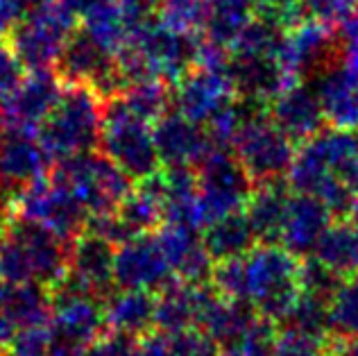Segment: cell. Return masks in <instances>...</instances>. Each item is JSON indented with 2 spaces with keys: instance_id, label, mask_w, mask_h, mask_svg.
Segmentation results:
<instances>
[{
  "instance_id": "obj_18",
  "label": "cell",
  "mask_w": 358,
  "mask_h": 356,
  "mask_svg": "<svg viewBox=\"0 0 358 356\" xmlns=\"http://www.w3.org/2000/svg\"><path fill=\"white\" fill-rule=\"evenodd\" d=\"M266 114L293 143H306L327 125L317 91L297 82L266 102Z\"/></svg>"
},
{
  "instance_id": "obj_5",
  "label": "cell",
  "mask_w": 358,
  "mask_h": 356,
  "mask_svg": "<svg viewBox=\"0 0 358 356\" xmlns=\"http://www.w3.org/2000/svg\"><path fill=\"white\" fill-rule=\"evenodd\" d=\"M102 155L109 157L131 182H143L162 171L152 125L122 107L118 96L105 98L102 111Z\"/></svg>"
},
{
  "instance_id": "obj_32",
  "label": "cell",
  "mask_w": 358,
  "mask_h": 356,
  "mask_svg": "<svg viewBox=\"0 0 358 356\" xmlns=\"http://www.w3.org/2000/svg\"><path fill=\"white\" fill-rule=\"evenodd\" d=\"M313 257L341 279L358 275V225L350 218L331 222L320 238Z\"/></svg>"
},
{
  "instance_id": "obj_31",
  "label": "cell",
  "mask_w": 358,
  "mask_h": 356,
  "mask_svg": "<svg viewBox=\"0 0 358 356\" xmlns=\"http://www.w3.org/2000/svg\"><path fill=\"white\" fill-rule=\"evenodd\" d=\"M202 238L213 261L243 257L259 243L245 211L227 213L222 218L209 222L202 232Z\"/></svg>"
},
{
  "instance_id": "obj_27",
  "label": "cell",
  "mask_w": 358,
  "mask_h": 356,
  "mask_svg": "<svg viewBox=\"0 0 358 356\" xmlns=\"http://www.w3.org/2000/svg\"><path fill=\"white\" fill-rule=\"evenodd\" d=\"M102 311L109 332L143 339L155 327V304L157 297L148 290L134 288H111L102 297Z\"/></svg>"
},
{
  "instance_id": "obj_49",
  "label": "cell",
  "mask_w": 358,
  "mask_h": 356,
  "mask_svg": "<svg viewBox=\"0 0 358 356\" xmlns=\"http://www.w3.org/2000/svg\"><path fill=\"white\" fill-rule=\"evenodd\" d=\"M254 3H257L259 14L272 18V21L284 27V30L304 18L301 0H254Z\"/></svg>"
},
{
  "instance_id": "obj_57",
  "label": "cell",
  "mask_w": 358,
  "mask_h": 356,
  "mask_svg": "<svg viewBox=\"0 0 358 356\" xmlns=\"http://www.w3.org/2000/svg\"><path fill=\"white\" fill-rule=\"evenodd\" d=\"M5 232H7V225H5V213H0V245H3Z\"/></svg>"
},
{
  "instance_id": "obj_30",
  "label": "cell",
  "mask_w": 358,
  "mask_h": 356,
  "mask_svg": "<svg viewBox=\"0 0 358 356\" xmlns=\"http://www.w3.org/2000/svg\"><path fill=\"white\" fill-rule=\"evenodd\" d=\"M290 193L279 182H268L254 186L250 200L245 204V215L257 234L259 243H279L284 227Z\"/></svg>"
},
{
  "instance_id": "obj_46",
  "label": "cell",
  "mask_w": 358,
  "mask_h": 356,
  "mask_svg": "<svg viewBox=\"0 0 358 356\" xmlns=\"http://www.w3.org/2000/svg\"><path fill=\"white\" fill-rule=\"evenodd\" d=\"M327 341L315 339L306 332H299L295 327L277 329L275 339V356H324Z\"/></svg>"
},
{
  "instance_id": "obj_14",
  "label": "cell",
  "mask_w": 358,
  "mask_h": 356,
  "mask_svg": "<svg viewBox=\"0 0 358 356\" xmlns=\"http://www.w3.org/2000/svg\"><path fill=\"white\" fill-rule=\"evenodd\" d=\"M173 279L157 234H141L116 245L114 286L134 290H162Z\"/></svg>"
},
{
  "instance_id": "obj_16",
  "label": "cell",
  "mask_w": 358,
  "mask_h": 356,
  "mask_svg": "<svg viewBox=\"0 0 358 356\" xmlns=\"http://www.w3.org/2000/svg\"><path fill=\"white\" fill-rule=\"evenodd\" d=\"M62 91V75H57L52 69H39L25 75L21 87L12 93V98L5 105H0L5 129L36 132L57 105Z\"/></svg>"
},
{
  "instance_id": "obj_51",
  "label": "cell",
  "mask_w": 358,
  "mask_h": 356,
  "mask_svg": "<svg viewBox=\"0 0 358 356\" xmlns=\"http://www.w3.org/2000/svg\"><path fill=\"white\" fill-rule=\"evenodd\" d=\"M324 356H358V339L329 336V341L324 345Z\"/></svg>"
},
{
  "instance_id": "obj_37",
  "label": "cell",
  "mask_w": 358,
  "mask_h": 356,
  "mask_svg": "<svg viewBox=\"0 0 358 356\" xmlns=\"http://www.w3.org/2000/svg\"><path fill=\"white\" fill-rule=\"evenodd\" d=\"M331 336L358 339V275L343 277L329 297Z\"/></svg>"
},
{
  "instance_id": "obj_23",
  "label": "cell",
  "mask_w": 358,
  "mask_h": 356,
  "mask_svg": "<svg viewBox=\"0 0 358 356\" xmlns=\"http://www.w3.org/2000/svg\"><path fill=\"white\" fill-rule=\"evenodd\" d=\"M159 245H162L168 266L173 270V277L191 284L209 282L213 257L204 245L200 232L177 227V225H162L157 234Z\"/></svg>"
},
{
  "instance_id": "obj_45",
  "label": "cell",
  "mask_w": 358,
  "mask_h": 356,
  "mask_svg": "<svg viewBox=\"0 0 358 356\" xmlns=\"http://www.w3.org/2000/svg\"><path fill=\"white\" fill-rule=\"evenodd\" d=\"M301 12L306 18L322 23L327 27H341L356 16V0H301Z\"/></svg>"
},
{
  "instance_id": "obj_25",
  "label": "cell",
  "mask_w": 358,
  "mask_h": 356,
  "mask_svg": "<svg viewBox=\"0 0 358 356\" xmlns=\"http://www.w3.org/2000/svg\"><path fill=\"white\" fill-rule=\"evenodd\" d=\"M211 293V286L191 284L173 277L162 290H157L155 327L159 332H186L195 329L202 306Z\"/></svg>"
},
{
  "instance_id": "obj_24",
  "label": "cell",
  "mask_w": 358,
  "mask_h": 356,
  "mask_svg": "<svg viewBox=\"0 0 358 356\" xmlns=\"http://www.w3.org/2000/svg\"><path fill=\"white\" fill-rule=\"evenodd\" d=\"M227 73L238 98L248 102H263V105L277 93L299 82L290 78L275 57H236L231 55Z\"/></svg>"
},
{
  "instance_id": "obj_3",
  "label": "cell",
  "mask_w": 358,
  "mask_h": 356,
  "mask_svg": "<svg viewBox=\"0 0 358 356\" xmlns=\"http://www.w3.org/2000/svg\"><path fill=\"white\" fill-rule=\"evenodd\" d=\"M245 264V284H248V302L257 315L275 322H286L293 311L299 288L301 259L279 243H257L248 255Z\"/></svg>"
},
{
  "instance_id": "obj_10",
  "label": "cell",
  "mask_w": 358,
  "mask_h": 356,
  "mask_svg": "<svg viewBox=\"0 0 358 356\" xmlns=\"http://www.w3.org/2000/svg\"><path fill=\"white\" fill-rule=\"evenodd\" d=\"M12 211L16 213V218L41 225L69 243L87 229V222L91 218L84 204L52 177H43L23 189L14 200Z\"/></svg>"
},
{
  "instance_id": "obj_61",
  "label": "cell",
  "mask_w": 358,
  "mask_h": 356,
  "mask_svg": "<svg viewBox=\"0 0 358 356\" xmlns=\"http://www.w3.org/2000/svg\"><path fill=\"white\" fill-rule=\"evenodd\" d=\"M0 356H5V354H0Z\"/></svg>"
},
{
  "instance_id": "obj_50",
  "label": "cell",
  "mask_w": 358,
  "mask_h": 356,
  "mask_svg": "<svg viewBox=\"0 0 358 356\" xmlns=\"http://www.w3.org/2000/svg\"><path fill=\"white\" fill-rule=\"evenodd\" d=\"M23 16H25L23 0H0V39L12 34Z\"/></svg>"
},
{
  "instance_id": "obj_15",
  "label": "cell",
  "mask_w": 358,
  "mask_h": 356,
  "mask_svg": "<svg viewBox=\"0 0 358 356\" xmlns=\"http://www.w3.org/2000/svg\"><path fill=\"white\" fill-rule=\"evenodd\" d=\"M59 75L69 84H87L102 98H111L122 89L116 57L102 45L89 39L82 30H75L59 57Z\"/></svg>"
},
{
  "instance_id": "obj_21",
  "label": "cell",
  "mask_w": 358,
  "mask_h": 356,
  "mask_svg": "<svg viewBox=\"0 0 358 356\" xmlns=\"http://www.w3.org/2000/svg\"><path fill=\"white\" fill-rule=\"evenodd\" d=\"M331 218L334 213L322 200L299 193L290 195L279 243L299 259L310 257L315 252L320 238H322V234L334 222Z\"/></svg>"
},
{
  "instance_id": "obj_26",
  "label": "cell",
  "mask_w": 358,
  "mask_h": 356,
  "mask_svg": "<svg viewBox=\"0 0 358 356\" xmlns=\"http://www.w3.org/2000/svg\"><path fill=\"white\" fill-rule=\"evenodd\" d=\"M317 98L322 102L327 123L336 129H358V73L334 62L327 71L320 73Z\"/></svg>"
},
{
  "instance_id": "obj_41",
  "label": "cell",
  "mask_w": 358,
  "mask_h": 356,
  "mask_svg": "<svg viewBox=\"0 0 358 356\" xmlns=\"http://www.w3.org/2000/svg\"><path fill=\"white\" fill-rule=\"evenodd\" d=\"M52 332L48 322L21 329L5 348V356H52Z\"/></svg>"
},
{
  "instance_id": "obj_4",
  "label": "cell",
  "mask_w": 358,
  "mask_h": 356,
  "mask_svg": "<svg viewBox=\"0 0 358 356\" xmlns=\"http://www.w3.org/2000/svg\"><path fill=\"white\" fill-rule=\"evenodd\" d=\"M105 98L87 84L64 87L57 105L36 129L52 162H62L100 145Z\"/></svg>"
},
{
  "instance_id": "obj_22",
  "label": "cell",
  "mask_w": 358,
  "mask_h": 356,
  "mask_svg": "<svg viewBox=\"0 0 358 356\" xmlns=\"http://www.w3.org/2000/svg\"><path fill=\"white\" fill-rule=\"evenodd\" d=\"M257 318L259 315L250 302L222 297L211 288L195 329L209 336L215 348L222 354H227L243 341V336L250 332V327L257 322Z\"/></svg>"
},
{
  "instance_id": "obj_2",
  "label": "cell",
  "mask_w": 358,
  "mask_h": 356,
  "mask_svg": "<svg viewBox=\"0 0 358 356\" xmlns=\"http://www.w3.org/2000/svg\"><path fill=\"white\" fill-rule=\"evenodd\" d=\"M195 43L197 36L179 34L159 21H145L116 57L122 87L138 80L175 84L186 71L193 69Z\"/></svg>"
},
{
  "instance_id": "obj_60",
  "label": "cell",
  "mask_w": 358,
  "mask_h": 356,
  "mask_svg": "<svg viewBox=\"0 0 358 356\" xmlns=\"http://www.w3.org/2000/svg\"><path fill=\"white\" fill-rule=\"evenodd\" d=\"M356 9H358V0H356Z\"/></svg>"
},
{
  "instance_id": "obj_7",
  "label": "cell",
  "mask_w": 358,
  "mask_h": 356,
  "mask_svg": "<svg viewBox=\"0 0 358 356\" xmlns=\"http://www.w3.org/2000/svg\"><path fill=\"white\" fill-rule=\"evenodd\" d=\"M231 150L254 186L279 182L293 164L297 143L272 123L268 114H245Z\"/></svg>"
},
{
  "instance_id": "obj_20",
  "label": "cell",
  "mask_w": 358,
  "mask_h": 356,
  "mask_svg": "<svg viewBox=\"0 0 358 356\" xmlns=\"http://www.w3.org/2000/svg\"><path fill=\"white\" fill-rule=\"evenodd\" d=\"M114 255L116 245L96 232L84 229L69 243V273L73 279L91 290L93 295L105 297L114 288Z\"/></svg>"
},
{
  "instance_id": "obj_52",
  "label": "cell",
  "mask_w": 358,
  "mask_h": 356,
  "mask_svg": "<svg viewBox=\"0 0 358 356\" xmlns=\"http://www.w3.org/2000/svg\"><path fill=\"white\" fill-rule=\"evenodd\" d=\"M120 3L125 5L138 21H148L150 14L159 12V5H162L164 0H120Z\"/></svg>"
},
{
  "instance_id": "obj_29",
  "label": "cell",
  "mask_w": 358,
  "mask_h": 356,
  "mask_svg": "<svg viewBox=\"0 0 358 356\" xmlns=\"http://www.w3.org/2000/svg\"><path fill=\"white\" fill-rule=\"evenodd\" d=\"M50 288L41 284H5L0 282V320L18 334L25 327L50 320Z\"/></svg>"
},
{
  "instance_id": "obj_12",
  "label": "cell",
  "mask_w": 358,
  "mask_h": 356,
  "mask_svg": "<svg viewBox=\"0 0 358 356\" xmlns=\"http://www.w3.org/2000/svg\"><path fill=\"white\" fill-rule=\"evenodd\" d=\"M52 159L41 138L25 129H7L0 136V213L12 211L18 193L48 177Z\"/></svg>"
},
{
  "instance_id": "obj_59",
  "label": "cell",
  "mask_w": 358,
  "mask_h": 356,
  "mask_svg": "<svg viewBox=\"0 0 358 356\" xmlns=\"http://www.w3.org/2000/svg\"><path fill=\"white\" fill-rule=\"evenodd\" d=\"M5 134V120H3V114H0V136Z\"/></svg>"
},
{
  "instance_id": "obj_28",
  "label": "cell",
  "mask_w": 358,
  "mask_h": 356,
  "mask_svg": "<svg viewBox=\"0 0 358 356\" xmlns=\"http://www.w3.org/2000/svg\"><path fill=\"white\" fill-rule=\"evenodd\" d=\"M143 23L145 21H138L120 0H102V3L93 5L82 14L80 30L98 45H102L107 52L118 57L120 50L129 43L131 34Z\"/></svg>"
},
{
  "instance_id": "obj_48",
  "label": "cell",
  "mask_w": 358,
  "mask_h": 356,
  "mask_svg": "<svg viewBox=\"0 0 358 356\" xmlns=\"http://www.w3.org/2000/svg\"><path fill=\"white\" fill-rule=\"evenodd\" d=\"M89 356H141V341L125 334H102L89 348Z\"/></svg>"
},
{
  "instance_id": "obj_6",
  "label": "cell",
  "mask_w": 358,
  "mask_h": 356,
  "mask_svg": "<svg viewBox=\"0 0 358 356\" xmlns=\"http://www.w3.org/2000/svg\"><path fill=\"white\" fill-rule=\"evenodd\" d=\"M52 180L64 184L84 204L89 215L114 211L131 191L129 177L98 150L62 159Z\"/></svg>"
},
{
  "instance_id": "obj_17",
  "label": "cell",
  "mask_w": 358,
  "mask_h": 356,
  "mask_svg": "<svg viewBox=\"0 0 358 356\" xmlns=\"http://www.w3.org/2000/svg\"><path fill=\"white\" fill-rule=\"evenodd\" d=\"M236 89L227 71H211L193 66L175 82L173 102L179 114L204 125L213 114L234 102Z\"/></svg>"
},
{
  "instance_id": "obj_43",
  "label": "cell",
  "mask_w": 358,
  "mask_h": 356,
  "mask_svg": "<svg viewBox=\"0 0 358 356\" xmlns=\"http://www.w3.org/2000/svg\"><path fill=\"white\" fill-rule=\"evenodd\" d=\"M279 327L266 318H257V322L250 327V332L243 336V341L224 356H275V339Z\"/></svg>"
},
{
  "instance_id": "obj_56",
  "label": "cell",
  "mask_w": 358,
  "mask_h": 356,
  "mask_svg": "<svg viewBox=\"0 0 358 356\" xmlns=\"http://www.w3.org/2000/svg\"><path fill=\"white\" fill-rule=\"evenodd\" d=\"M347 218L358 225V195H356L354 202H352V207H350V213H347Z\"/></svg>"
},
{
  "instance_id": "obj_19",
  "label": "cell",
  "mask_w": 358,
  "mask_h": 356,
  "mask_svg": "<svg viewBox=\"0 0 358 356\" xmlns=\"http://www.w3.org/2000/svg\"><path fill=\"white\" fill-rule=\"evenodd\" d=\"M152 134L159 159L166 168H197V164L213 150L206 127L179 111L173 114L166 111L152 125Z\"/></svg>"
},
{
  "instance_id": "obj_34",
  "label": "cell",
  "mask_w": 358,
  "mask_h": 356,
  "mask_svg": "<svg viewBox=\"0 0 358 356\" xmlns=\"http://www.w3.org/2000/svg\"><path fill=\"white\" fill-rule=\"evenodd\" d=\"M141 356H222L213 341L200 329L155 332L141 339Z\"/></svg>"
},
{
  "instance_id": "obj_9",
  "label": "cell",
  "mask_w": 358,
  "mask_h": 356,
  "mask_svg": "<svg viewBox=\"0 0 358 356\" xmlns=\"http://www.w3.org/2000/svg\"><path fill=\"white\" fill-rule=\"evenodd\" d=\"M50 320L55 343L91 348L105 332V311L98 295L84 288L78 279L66 273L50 288Z\"/></svg>"
},
{
  "instance_id": "obj_40",
  "label": "cell",
  "mask_w": 358,
  "mask_h": 356,
  "mask_svg": "<svg viewBox=\"0 0 358 356\" xmlns=\"http://www.w3.org/2000/svg\"><path fill=\"white\" fill-rule=\"evenodd\" d=\"M245 257V255H243ZM243 257L213 261L209 284L218 295L229 299L248 302V284H245V264Z\"/></svg>"
},
{
  "instance_id": "obj_33",
  "label": "cell",
  "mask_w": 358,
  "mask_h": 356,
  "mask_svg": "<svg viewBox=\"0 0 358 356\" xmlns=\"http://www.w3.org/2000/svg\"><path fill=\"white\" fill-rule=\"evenodd\" d=\"M254 16H257L254 0H213L202 32L206 39L229 48Z\"/></svg>"
},
{
  "instance_id": "obj_36",
  "label": "cell",
  "mask_w": 358,
  "mask_h": 356,
  "mask_svg": "<svg viewBox=\"0 0 358 356\" xmlns=\"http://www.w3.org/2000/svg\"><path fill=\"white\" fill-rule=\"evenodd\" d=\"M284 34V27L268 16H254L245 30L229 45V52L236 57H275L277 45Z\"/></svg>"
},
{
  "instance_id": "obj_54",
  "label": "cell",
  "mask_w": 358,
  "mask_h": 356,
  "mask_svg": "<svg viewBox=\"0 0 358 356\" xmlns=\"http://www.w3.org/2000/svg\"><path fill=\"white\" fill-rule=\"evenodd\" d=\"M343 180H345L347 186H350V189L358 195V152H356V157L350 162V166L345 168Z\"/></svg>"
},
{
  "instance_id": "obj_11",
  "label": "cell",
  "mask_w": 358,
  "mask_h": 356,
  "mask_svg": "<svg viewBox=\"0 0 358 356\" xmlns=\"http://www.w3.org/2000/svg\"><path fill=\"white\" fill-rule=\"evenodd\" d=\"M197 195L206 220L213 222L227 213L243 211L254 189L245 168L229 150L213 148L197 164Z\"/></svg>"
},
{
  "instance_id": "obj_39",
  "label": "cell",
  "mask_w": 358,
  "mask_h": 356,
  "mask_svg": "<svg viewBox=\"0 0 358 356\" xmlns=\"http://www.w3.org/2000/svg\"><path fill=\"white\" fill-rule=\"evenodd\" d=\"M286 327H295L299 332H306L315 339L329 341L331 336V322H329V297L299 293L293 311L286 318Z\"/></svg>"
},
{
  "instance_id": "obj_13",
  "label": "cell",
  "mask_w": 358,
  "mask_h": 356,
  "mask_svg": "<svg viewBox=\"0 0 358 356\" xmlns=\"http://www.w3.org/2000/svg\"><path fill=\"white\" fill-rule=\"evenodd\" d=\"M275 59L299 82L306 75H320L338 59L334 30L313 18H301L281 34Z\"/></svg>"
},
{
  "instance_id": "obj_55",
  "label": "cell",
  "mask_w": 358,
  "mask_h": 356,
  "mask_svg": "<svg viewBox=\"0 0 358 356\" xmlns=\"http://www.w3.org/2000/svg\"><path fill=\"white\" fill-rule=\"evenodd\" d=\"M59 3L66 7V9H71V12L78 16V14H84L87 9H91L93 5H98L102 3V0H59Z\"/></svg>"
},
{
  "instance_id": "obj_53",
  "label": "cell",
  "mask_w": 358,
  "mask_h": 356,
  "mask_svg": "<svg viewBox=\"0 0 358 356\" xmlns=\"http://www.w3.org/2000/svg\"><path fill=\"white\" fill-rule=\"evenodd\" d=\"M52 356H89V348H80V345H66V343H55L52 345Z\"/></svg>"
},
{
  "instance_id": "obj_35",
  "label": "cell",
  "mask_w": 358,
  "mask_h": 356,
  "mask_svg": "<svg viewBox=\"0 0 358 356\" xmlns=\"http://www.w3.org/2000/svg\"><path fill=\"white\" fill-rule=\"evenodd\" d=\"M116 96L129 114H134L150 125H155L173 102V93L162 80H138L125 84Z\"/></svg>"
},
{
  "instance_id": "obj_44",
  "label": "cell",
  "mask_w": 358,
  "mask_h": 356,
  "mask_svg": "<svg viewBox=\"0 0 358 356\" xmlns=\"http://www.w3.org/2000/svg\"><path fill=\"white\" fill-rule=\"evenodd\" d=\"M341 277L334 270H329L317 257H304L299 266V288L301 293L320 295V297H331Z\"/></svg>"
},
{
  "instance_id": "obj_47",
  "label": "cell",
  "mask_w": 358,
  "mask_h": 356,
  "mask_svg": "<svg viewBox=\"0 0 358 356\" xmlns=\"http://www.w3.org/2000/svg\"><path fill=\"white\" fill-rule=\"evenodd\" d=\"M25 75V66L14 48L0 39V105H5L12 98V93L21 87Z\"/></svg>"
},
{
  "instance_id": "obj_1",
  "label": "cell",
  "mask_w": 358,
  "mask_h": 356,
  "mask_svg": "<svg viewBox=\"0 0 358 356\" xmlns=\"http://www.w3.org/2000/svg\"><path fill=\"white\" fill-rule=\"evenodd\" d=\"M66 243L41 225L14 218L0 245V282L52 288L69 268Z\"/></svg>"
},
{
  "instance_id": "obj_58",
  "label": "cell",
  "mask_w": 358,
  "mask_h": 356,
  "mask_svg": "<svg viewBox=\"0 0 358 356\" xmlns=\"http://www.w3.org/2000/svg\"><path fill=\"white\" fill-rule=\"evenodd\" d=\"M25 5H45V3H52V0H23Z\"/></svg>"
},
{
  "instance_id": "obj_42",
  "label": "cell",
  "mask_w": 358,
  "mask_h": 356,
  "mask_svg": "<svg viewBox=\"0 0 358 356\" xmlns=\"http://www.w3.org/2000/svg\"><path fill=\"white\" fill-rule=\"evenodd\" d=\"M248 111L241 109V105H236V100L229 102L227 107H222L218 114H213L209 120H206V134H209L213 148H222L229 150L234 138H236L241 123Z\"/></svg>"
},
{
  "instance_id": "obj_8",
  "label": "cell",
  "mask_w": 358,
  "mask_h": 356,
  "mask_svg": "<svg viewBox=\"0 0 358 356\" xmlns=\"http://www.w3.org/2000/svg\"><path fill=\"white\" fill-rule=\"evenodd\" d=\"M75 32V14L59 0L34 5L14 27L12 48L25 69H52Z\"/></svg>"
},
{
  "instance_id": "obj_38",
  "label": "cell",
  "mask_w": 358,
  "mask_h": 356,
  "mask_svg": "<svg viewBox=\"0 0 358 356\" xmlns=\"http://www.w3.org/2000/svg\"><path fill=\"white\" fill-rule=\"evenodd\" d=\"M211 5L213 0H164L159 5V23L179 34L197 36L204 30Z\"/></svg>"
}]
</instances>
